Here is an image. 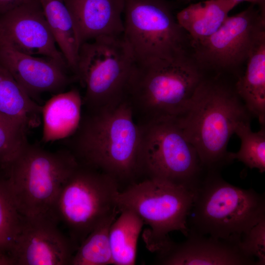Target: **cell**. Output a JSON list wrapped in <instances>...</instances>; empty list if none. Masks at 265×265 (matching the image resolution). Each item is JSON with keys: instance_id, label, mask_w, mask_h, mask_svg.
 Masks as SVG:
<instances>
[{"instance_id": "20", "label": "cell", "mask_w": 265, "mask_h": 265, "mask_svg": "<svg viewBox=\"0 0 265 265\" xmlns=\"http://www.w3.org/2000/svg\"><path fill=\"white\" fill-rule=\"evenodd\" d=\"M57 46L75 77L80 46L71 13L64 0H39Z\"/></svg>"}, {"instance_id": "7", "label": "cell", "mask_w": 265, "mask_h": 265, "mask_svg": "<svg viewBox=\"0 0 265 265\" xmlns=\"http://www.w3.org/2000/svg\"><path fill=\"white\" fill-rule=\"evenodd\" d=\"M135 61L123 35L104 36L82 43L75 78L84 89L87 110L116 105L126 99Z\"/></svg>"}, {"instance_id": "30", "label": "cell", "mask_w": 265, "mask_h": 265, "mask_svg": "<svg viewBox=\"0 0 265 265\" xmlns=\"http://www.w3.org/2000/svg\"><path fill=\"white\" fill-rule=\"evenodd\" d=\"M184 0L186 1V2H190V1H193V0Z\"/></svg>"}, {"instance_id": "14", "label": "cell", "mask_w": 265, "mask_h": 265, "mask_svg": "<svg viewBox=\"0 0 265 265\" xmlns=\"http://www.w3.org/2000/svg\"><path fill=\"white\" fill-rule=\"evenodd\" d=\"M186 239L170 238L157 251L155 263L162 265H257L255 258L235 243L188 231Z\"/></svg>"}, {"instance_id": "15", "label": "cell", "mask_w": 265, "mask_h": 265, "mask_svg": "<svg viewBox=\"0 0 265 265\" xmlns=\"http://www.w3.org/2000/svg\"><path fill=\"white\" fill-rule=\"evenodd\" d=\"M0 65L33 100L44 93L63 91L73 80L68 68L53 59L24 54L0 45Z\"/></svg>"}, {"instance_id": "10", "label": "cell", "mask_w": 265, "mask_h": 265, "mask_svg": "<svg viewBox=\"0 0 265 265\" xmlns=\"http://www.w3.org/2000/svg\"><path fill=\"white\" fill-rule=\"evenodd\" d=\"M138 124L145 178L165 180L192 190L204 169L176 117H160Z\"/></svg>"}, {"instance_id": "24", "label": "cell", "mask_w": 265, "mask_h": 265, "mask_svg": "<svg viewBox=\"0 0 265 265\" xmlns=\"http://www.w3.org/2000/svg\"><path fill=\"white\" fill-rule=\"evenodd\" d=\"M241 140L239 150L236 153L229 152V158L232 161L237 159L251 169H257L263 173L265 171V128L253 132L249 119L242 121L237 126L235 133Z\"/></svg>"}, {"instance_id": "23", "label": "cell", "mask_w": 265, "mask_h": 265, "mask_svg": "<svg viewBox=\"0 0 265 265\" xmlns=\"http://www.w3.org/2000/svg\"><path fill=\"white\" fill-rule=\"evenodd\" d=\"M117 216L114 215L105 220L87 235L76 250L70 265L112 264L109 232Z\"/></svg>"}, {"instance_id": "6", "label": "cell", "mask_w": 265, "mask_h": 265, "mask_svg": "<svg viewBox=\"0 0 265 265\" xmlns=\"http://www.w3.org/2000/svg\"><path fill=\"white\" fill-rule=\"evenodd\" d=\"M193 195V190L184 186L145 178L120 190L116 201L119 213L131 211L149 226L143 238L147 248L155 252L170 238V232L178 231L187 236Z\"/></svg>"}, {"instance_id": "22", "label": "cell", "mask_w": 265, "mask_h": 265, "mask_svg": "<svg viewBox=\"0 0 265 265\" xmlns=\"http://www.w3.org/2000/svg\"><path fill=\"white\" fill-rule=\"evenodd\" d=\"M120 213L109 232L112 264L133 265L136 262L138 239L144 223L131 211H122Z\"/></svg>"}, {"instance_id": "2", "label": "cell", "mask_w": 265, "mask_h": 265, "mask_svg": "<svg viewBox=\"0 0 265 265\" xmlns=\"http://www.w3.org/2000/svg\"><path fill=\"white\" fill-rule=\"evenodd\" d=\"M247 113L235 91L204 79L176 118L204 169L217 171L231 162L228 144L238 124L249 119Z\"/></svg>"}, {"instance_id": "3", "label": "cell", "mask_w": 265, "mask_h": 265, "mask_svg": "<svg viewBox=\"0 0 265 265\" xmlns=\"http://www.w3.org/2000/svg\"><path fill=\"white\" fill-rule=\"evenodd\" d=\"M192 190L188 231L239 246L242 236L265 217L264 194L235 186L217 171H207Z\"/></svg>"}, {"instance_id": "8", "label": "cell", "mask_w": 265, "mask_h": 265, "mask_svg": "<svg viewBox=\"0 0 265 265\" xmlns=\"http://www.w3.org/2000/svg\"><path fill=\"white\" fill-rule=\"evenodd\" d=\"M119 185L111 176L80 163L65 180L56 199V215L77 248L97 225L119 213Z\"/></svg>"}, {"instance_id": "9", "label": "cell", "mask_w": 265, "mask_h": 265, "mask_svg": "<svg viewBox=\"0 0 265 265\" xmlns=\"http://www.w3.org/2000/svg\"><path fill=\"white\" fill-rule=\"evenodd\" d=\"M123 36L136 63L191 54V40L165 0H125Z\"/></svg>"}, {"instance_id": "5", "label": "cell", "mask_w": 265, "mask_h": 265, "mask_svg": "<svg viewBox=\"0 0 265 265\" xmlns=\"http://www.w3.org/2000/svg\"><path fill=\"white\" fill-rule=\"evenodd\" d=\"M203 71L191 54L173 60L135 62L127 99L137 122L179 116L204 79Z\"/></svg>"}, {"instance_id": "28", "label": "cell", "mask_w": 265, "mask_h": 265, "mask_svg": "<svg viewBox=\"0 0 265 265\" xmlns=\"http://www.w3.org/2000/svg\"><path fill=\"white\" fill-rule=\"evenodd\" d=\"M33 0H0V15Z\"/></svg>"}, {"instance_id": "19", "label": "cell", "mask_w": 265, "mask_h": 265, "mask_svg": "<svg viewBox=\"0 0 265 265\" xmlns=\"http://www.w3.org/2000/svg\"><path fill=\"white\" fill-rule=\"evenodd\" d=\"M236 5L226 0H206L189 4L176 15L191 40V44L215 32Z\"/></svg>"}, {"instance_id": "27", "label": "cell", "mask_w": 265, "mask_h": 265, "mask_svg": "<svg viewBox=\"0 0 265 265\" xmlns=\"http://www.w3.org/2000/svg\"><path fill=\"white\" fill-rule=\"evenodd\" d=\"M239 247L246 255L256 258L257 265H265V217L242 236Z\"/></svg>"}, {"instance_id": "4", "label": "cell", "mask_w": 265, "mask_h": 265, "mask_svg": "<svg viewBox=\"0 0 265 265\" xmlns=\"http://www.w3.org/2000/svg\"><path fill=\"white\" fill-rule=\"evenodd\" d=\"M78 163L66 148L50 151L28 142L0 170L7 179L23 217L58 224L56 199L62 185Z\"/></svg>"}, {"instance_id": "25", "label": "cell", "mask_w": 265, "mask_h": 265, "mask_svg": "<svg viewBox=\"0 0 265 265\" xmlns=\"http://www.w3.org/2000/svg\"><path fill=\"white\" fill-rule=\"evenodd\" d=\"M23 220V217L18 210L7 179L0 170V253L10 256Z\"/></svg>"}, {"instance_id": "18", "label": "cell", "mask_w": 265, "mask_h": 265, "mask_svg": "<svg viewBox=\"0 0 265 265\" xmlns=\"http://www.w3.org/2000/svg\"><path fill=\"white\" fill-rule=\"evenodd\" d=\"M235 91L247 110L265 125V35L251 50L244 74L236 84Z\"/></svg>"}, {"instance_id": "13", "label": "cell", "mask_w": 265, "mask_h": 265, "mask_svg": "<svg viewBox=\"0 0 265 265\" xmlns=\"http://www.w3.org/2000/svg\"><path fill=\"white\" fill-rule=\"evenodd\" d=\"M57 224L23 217L9 254L16 265H70L77 247L59 230Z\"/></svg>"}, {"instance_id": "1", "label": "cell", "mask_w": 265, "mask_h": 265, "mask_svg": "<svg viewBox=\"0 0 265 265\" xmlns=\"http://www.w3.org/2000/svg\"><path fill=\"white\" fill-rule=\"evenodd\" d=\"M79 163L115 178L120 184L144 176L141 131L129 101L82 113L75 133L64 140Z\"/></svg>"}, {"instance_id": "11", "label": "cell", "mask_w": 265, "mask_h": 265, "mask_svg": "<svg viewBox=\"0 0 265 265\" xmlns=\"http://www.w3.org/2000/svg\"><path fill=\"white\" fill-rule=\"evenodd\" d=\"M255 6L228 16L213 34L191 44V56L203 70H231L246 62L265 35V14Z\"/></svg>"}, {"instance_id": "29", "label": "cell", "mask_w": 265, "mask_h": 265, "mask_svg": "<svg viewBox=\"0 0 265 265\" xmlns=\"http://www.w3.org/2000/svg\"><path fill=\"white\" fill-rule=\"evenodd\" d=\"M234 3L237 5L239 3L243 1L250 2L252 4L257 5L260 11L265 14V0H226Z\"/></svg>"}, {"instance_id": "26", "label": "cell", "mask_w": 265, "mask_h": 265, "mask_svg": "<svg viewBox=\"0 0 265 265\" xmlns=\"http://www.w3.org/2000/svg\"><path fill=\"white\" fill-rule=\"evenodd\" d=\"M28 130L23 123L0 113V168L11 162L28 142Z\"/></svg>"}, {"instance_id": "16", "label": "cell", "mask_w": 265, "mask_h": 265, "mask_svg": "<svg viewBox=\"0 0 265 265\" xmlns=\"http://www.w3.org/2000/svg\"><path fill=\"white\" fill-rule=\"evenodd\" d=\"M72 17L80 45L124 31L125 0H64Z\"/></svg>"}, {"instance_id": "17", "label": "cell", "mask_w": 265, "mask_h": 265, "mask_svg": "<svg viewBox=\"0 0 265 265\" xmlns=\"http://www.w3.org/2000/svg\"><path fill=\"white\" fill-rule=\"evenodd\" d=\"M82 108V96L77 88L54 94L42 106V141L64 140L73 135L80 125Z\"/></svg>"}, {"instance_id": "21", "label": "cell", "mask_w": 265, "mask_h": 265, "mask_svg": "<svg viewBox=\"0 0 265 265\" xmlns=\"http://www.w3.org/2000/svg\"><path fill=\"white\" fill-rule=\"evenodd\" d=\"M42 106L31 98L0 65V113L31 129L41 120Z\"/></svg>"}, {"instance_id": "12", "label": "cell", "mask_w": 265, "mask_h": 265, "mask_svg": "<svg viewBox=\"0 0 265 265\" xmlns=\"http://www.w3.org/2000/svg\"><path fill=\"white\" fill-rule=\"evenodd\" d=\"M0 45L24 54L53 59L69 69L39 0L0 15Z\"/></svg>"}]
</instances>
